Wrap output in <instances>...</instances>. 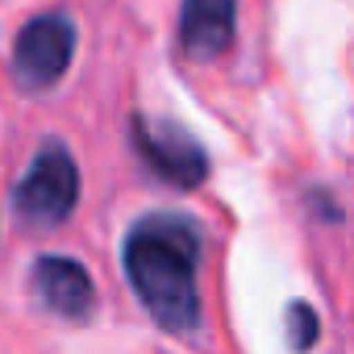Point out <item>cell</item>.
Segmentation results:
<instances>
[{
    "instance_id": "7a4b0ae2",
    "label": "cell",
    "mask_w": 354,
    "mask_h": 354,
    "mask_svg": "<svg viewBox=\"0 0 354 354\" xmlns=\"http://www.w3.org/2000/svg\"><path fill=\"white\" fill-rule=\"evenodd\" d=\"M75 201H80L75 158L63 142H46L38 150V158L30 162L26 180L17 184L13 205L30 225H59L75 213Z\"/></svg>"
},
{
    "instance_id": "5b68a950",
    "label": "cell",
    "mask_w": 354,
    "mask_h": 354,
    "mask_svg": "<svg viewBox=\"0 0 354 354\" xmlns=\"http://www.w3.org/2000/svg\"><path fill=\"white\" fill-rule=\"evenodd\" d=\"M34 296L46 313L55 317H67V321H84L96 304V288H92V275L84 271V263L75 259H63V254H42L34 263Z\"/></svg>"
},
{
    "instance_id": "52a82bcc",
    "label": "cell",
    "mask_w": 354,
    "mask_h": 354,
    "mask_svg": "<svg viewBox=\"0 0 354 354\" xmlns=\"http://www.w3.org/2000/svg\"><path fill=\"white\" fill-rule=\"evenodd\" d=\"M288 342L292 346H313L317 342V317L308 304H292L288 308Z\"/></svg>"
},
{
    "instance_id": "6da1fadb",
    "label": "cell",
    "mask_w": 354,
    "mask_h": 354,
    "mask_svg": "<svg viewBox=\"0 0 354 354\" xmlns=\"http://www.w3.org/2000/svg\"><path fill=\"white\" fill-rule=\"evenodd\" d=\"M125 279L142 308L167 333H196L201 325V230L180 213H150L125 234Z\"/></svg>"
},
{
    "instance_id": "277c9868",
    "label": "cell",
    "mask_w": 354,
    "mask_h": 354,
    "mask_svg": "<svg viewBox=\"0 0 354 354\" xmlns=\"http://www.w3.org/2000/svg\"><path fill=\"white\" fill-rule=\"evenodd\" d=\"M133 142H138V154L146 158V167L175 188H196L209 175V158H205L201 142L192 133H184L180 125H150L146 117H133Z\"/></svg>"
},
{
    "instance_id": "8992f818",
    "label": "cell",
    "mask_w": 354,
    "mask_h": 354,
    "mask_svg": "<svg viewBox=\"0 0 354 354\" xmlns=\"http://www.w3.org/2000/svg\"><path fill=\"white\" fill-rule=\"evenodd\" d=\"M238 30V0H184L180 46L192 59H217L230 50Z\"/></svg>"
},
{
    "instance_id": "3957f363",
    "label": "cell",
    "mask_w": 354,
    "mask_h": 354,
    "mask_svg": "<svg viewBox=\"0 0 354 354\" xmlns=\"http://www.w3.org/2000/svg\"><path fill=\"white\" fill-rule=\"evenodd\" d=\"M75 55V26L67 13H42L17 34L13 50V71L30 92H42L63 80Z\"/></svg>"
}]
</instances>
